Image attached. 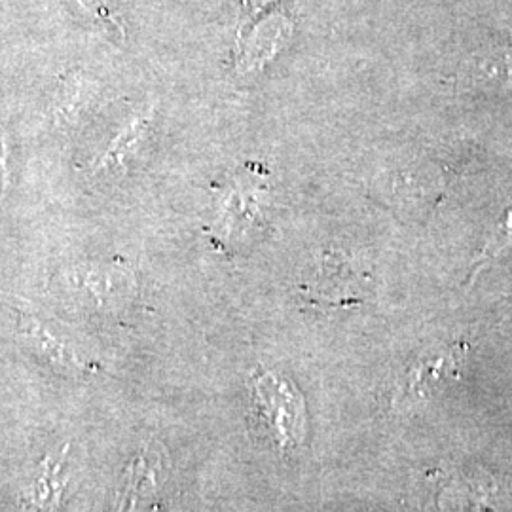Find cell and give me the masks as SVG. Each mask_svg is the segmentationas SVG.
I'll return each instance as SVG.
<instances>
[{
  "label": "cell",
  "mask_w": 512,
  "mask_h": 512,
  "mask_svg": "<svg viewBox=\"0 0 512 512\" xmlns=\"http://www.w3.org/2000/svg\"><path fill=\"white\" fill-rule=\"evenodd\" d=\"M256 423L281 452L304 444L306 408L296 385L274 372L256 376L253 384Z\"/></svg>",
  "instance_id": "obj_1"
},
{
  "label": "cell",
  "mask_w": 512,
  "mask_h": 512,
  "mask_svg": "<svg viewBox=\"0 0 512 512\" xmlns=\"http://www.w3.org/2000/svg\"><path fill=\"white\" fill-rule=\"evenodd\" d=\"M148 116H139L135 118L133 122H129L128 126L124 128V131L112 141L109 150L97 160L95 169L99 167H109L112 164H120L122 158L133 150L135 143L143 137L145 129H147Z\"/></svg>",
  "instance_id": "obj_2"
},
{
  "label": "cell",
  "mask_w": 512,
  "mask_h": 512,
  "mask_svg": "<svg viewBox=\"0 0 512 512\" xmlns=\"http://www.w3.org/2000/svg\"><path fill=\"white\" fill-rule=\"evenodd\" d=\"M509 245H512V209L507 211L505 220L495 228L494 236L488 241V245L482 249V253L476 256L475 262H473V268H471V275H469V281L475 277L476 272L488 264L490 260H494L495 256L499 255L501 251H505Z\"/></svg>",
  "instance_id": "obj_3"
},
{
  "label": "cell",
  "mask_w": 512,
  "mask_h": 512,
  "mask_svg": "<svg viewBox=\"0 0 512 512\" xmlns=\"http://www.w3.org/2000/svg\"><path fill=\"white\" fill-rule=\"evenodd\" d=\"M80 2H82L88 10H92L97 18L105 19L109 25L118 27V23L110 18L109 8H107V2H105V0H80Z\"/></svg>",
  "instance_id": "obj_4"
},
{
  "label": "cell",
  "mask_w": 512,
  "mask_h": 512,
  "mask_svg": "<svg viewBox=\"0 0 512 512\" xmlns=\"http://www.w3.org/2000/svg\"><path fill=\"white\" fill-rule=\"evenodd\" d=\"M6 156H4V135L0 131V198L4 194V186H6Z\"/></svg>",
  "instance_id": "obj_5"
}]
</instances>
